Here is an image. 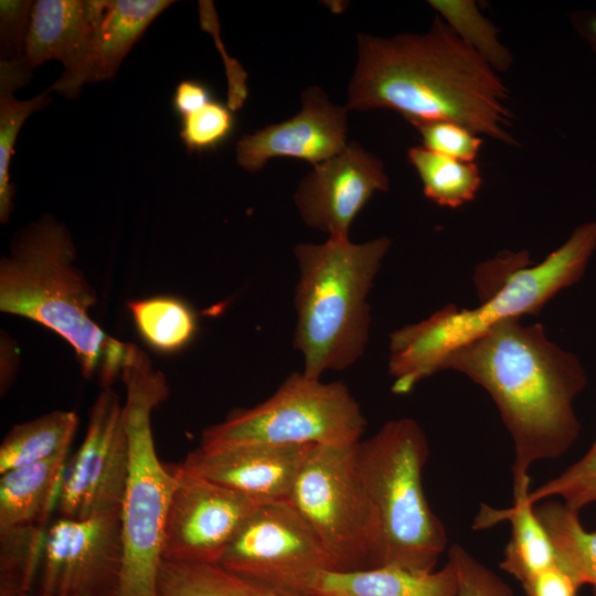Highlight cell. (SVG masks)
I'll return each mask as SVG.
<instances>
[{
  "instance_id": "obj_1",
  "label": "cell",
  "mask_w": 596,
  "mask_h": 596,
  "mask_svg": "<svg viewBox=\"0 0 596 596\" xmlns=\"http://www.w3.org/2000/svg\"><path fill=\"white\" fill-rule=\"evenodd\" d=\"M508 93L497 72L436 14L422 34L358 35L345 107L392 109L413 126L454 121L512 146Z\"/></svg>"
},
{
  "instance_id": "obj_2",
  "label": "cell",
  "mask_w": 596,
  "mask_h": 596,
  "mask_svg": "<svg viewBox=\"0 0 596 596\" xmlns=\"http://www.w3.org/2000/svg\"><path fill=\"white\" fill-rule=\"evenodd\" d=\"M459 372L496 403L514 447L513 497L529 493L530 468L556 459L577 439L576 396L587 384L581 360L551 341L542 324L499 323L450 352L440 371Z\"/></svg>"
},
{
  "instance_id": "obj_3",
  "label": "cell",
  "mask_w": 596,
  "mask_h": 596,
  "mask_svg": "<svg viewBox=\"0 0 596 596\" xmlns=\"http://www.w3.org/2000/svg\"><path fill=\"white\" fill-rule=\"evenodd\" d=\"M596 252V221L579 224L542 262L528 252L501 253L478 265L475 285L479 305H447L428 318L390 336L392 392L409 393L440 371L445 358L507 320L536 315L561 290L579 281Z\"/></svg>"
},
{
  "instance_id": "obj_4",
  "label": "cell",
  "mask_w": 596,
  "mask_h": 596,
  "mask_svg": "<svg viewBox=\"0 0 596 596\" xmlns=\"http://www.w3.org/2000/svg\"><path fill=\"white\" fill-rule=\"evenodd\" d=\"M96 299L63 223L45 215L15 234L0 262V310L60 334L74 349L83 375L98 373L104 389L121 374L129 343L111 338L91 318Z\"/></svg>"
},
{
  "instance_id": "obj_5",
  "label": "cell",
  "mask_w": 596,
  "mask_h": 596,
  "mask_svg": "<svg viewBox=\"0 0 596 596\" xmlns=\"http://www.w3.org/2000/svg\"><path fill=\"white\" fill-rule=\"evenodd\" d=\"M390 246L386 236L361 244L329 236L321 244L295 246L294 344L305 375L320 379L326 371H342L363 354L371 324L368 295Z\"/></svg>"
},
{
  "instance_id": "obj_6",
  "label": "cell",
  "mask_w": 596,
  "mask_h": 596,
  "mask_svg": "<svg viewBox=\"0 0 596 596\" xmlns=\"http://www.w3.org/2000/svg\"><path fill=\"white\" fill-rule=\"evenodd\" d=\"M129 469L120 509L123 568L117 596H158L164 528L174 476L156 451L151 413L169 395L164 375L130 343L120 374Z\"/></svg>"
},
{
  "instance_id": "obj_7",
  "label": "cell",
  "mask_w": 596,
  "mask_h": 596,
  "mask_svg": "<svg viewBox=\"0 0 596 596\" xmlns=\"http://www.w3.org/2000/svg\"><path fill=\"white\" fill-rule=\"evenodd\" d=\"M426 435L412 418L386 422L356 444L361 481L373 513L381 566L433 572L448 543L423 487Z\"/></svg>"
},
{
  "instance_id": "obj_8",
  "label": "cell",
  "mask_w": 596,
  "mask_h": 596,
  "mask_svg": "<svg viewBox=\"0 0 596 596\" xmlns=\"http://www.w3.org/2000/svg\"><path fill=\"white\" fill-rule=\"evenodd\" d=\"M364 428L360 405L344 383H323L296 372L263 403L235 409L207 427L200 446L354 445Z\"/></svg>"
},
{
  "instance_id": "obj_9",
  "label": "cell",
  "mask_w": 596,
  "mask_h": 596,
  "mask_svg": "<svg viewBox=\"0 0 596 596\" xmlns=\"http://www.w3.org/2000/svg\"><path fill=\"white\" fill-rule=\"evenodd\" d=\"M356 444L312 446L289 501L339 572L381 566L377 531L356 462Z\"/></svg>"
},
{
  "instance_id": "obj_10",
  "label": "cell",
  "mask_w": 596,
  "mask_h": 596,
  "mask_svg": "<svg viewBox=\"0 0 596 596\" xmlns=\"http://www.w3.org/2000/svg\"><path fill=\"white\" fill-rule=\"evenodd\" d=\"M121 568L120 510L61 517L46 528L39 596H117Z\"/></svg>"
},
{
  "instance_id": "obj_11",
  "label": "cell",
  "mask_w": 596,
  "mask_h": 596,
  "mask_svg": "<svg viewBox=\"0 0 596 596\" xmlns=\"http://www.w3.org/2000/svg\"><path fill=\"white\" fill-rule=\"evenodd\" d=\"M129 469L124 404L104 387L89 415L83 443L66 464L57 510L63 518L85 519L120 510Z\"/></svg>"
},
{
  "instance_id": "obj_12",
  "label": "cell",
  "mask_w": 596,
  "mask_h": 596,
  "mask_svg": "<svg viewBox=\"0 0 596 596\" xmlns=\"http://www.w3.org/2000/svg\"><path fill=\"white\" fill-rule=\"evenodd\" d=\"M219 564L279 586L313 571H334L318 536L290 502L259 504L240 526Z\"/></svg>"
},
{
  "instance_id": "obj_13",
  "label": "cell",
  "mask_w": 596,
  "mask_h": 596,
  "mask_svg": "<svg viewBox=\"0 0 596 596\" xmlns=\"http://www.w3.org/2000/svg\"><path fill=\"white\" fill-rule=\"evenodd\" d=\"M171 467L174 485L162 561L219 563L240 526L259 504L187 471L180 464Z\"/></svg>"
},
{
  "instance_id": "obj_14",
  "label": "cell",
  "mask_w": 596,
  "mask_h": 596,
  "mask_svg": "<svg viewBox=\"0 0 596 596\" xmlns=\"http://www.w3.org/2000/svg\"><path fill=\"white\" fill-rule=\"evenodd\" d=\"M383 162L358 142L313 166L294 200L304 222L331 237H349L355 216L375 192L389 190Z\"/></svg>"
},
{
  "instance_id": "obj_15",
  "label": "cell",
  "mask_w": 596,
  "mask_h": 596,
  "mask_svg": "<svg viewBox=\"0 0 596 596\" xmlns=\"http://www.w3.org/2000/svg\"><path fill=\"white\" fill-rule=\"evenodd\" d=\"M103 6L104 0L34 1L24 63L31 71L52 60L63 64L50 93L75 99L85 84L93 83L94 40Z\"/></svg>"
},
{
  "instance_id": "obj_16",
  "label": "cell",
  "mask_w": 596,
  "mask_h": 596,
  "mask_svg": "<svg viewBox=\"0 0 596 596\" xmlns=\"http://www.w3.org/2000/svg\"><path fill=\"white\" fill-rule=\"evenodd\" d=\"M315 445L199 446L180 466L258 504L289 502L299 470Z\"/></svg>"
},
{
  "instance_id": "obj_17",
  "label": "cell",
  "mask_w": 596,
  "mask_h": 596,
  "mask_svg": "<svg viewBox=\"0 0 596 596\" xmlns=\"http://www.w3.org/2000/svg\"><path fill=\"white\" fill-rule=\"evenodd\" d=\"M302 108L280 124L244 135L236 143L238 166L257 172L275 157L323 162L347 146V107L333 105L319 87L302 93Z\"/></svg>"
},
{
  "instance_id": "obj_18",
  "label": "cell",
  "mask_w": 596,
  "mask_h": 596,
  "mask_svg": "<svg viewBox=\"0 0 596 596\" xmlns=\"http://www.w3.org/2000/svg\"><path fill=\"white\" fill-rule=\"evenodd\" d=\"M281 586L305 596H456L457 574L448 560L433 572L398 566L349 572L320 570L291 578Z\"/></svg>"
},
{
  "instance_id": "obj_19",
  "label": "cell",
  "mask_w": 596,
  "mask_h": 596,
  "mask_svg": "<svg viewBox=\"0 0 596 596\" xmlns=\"http://www.w3.org/2000/svg\"><path fill=\"white\" fill-rule=\"evenodd\" d=\"M67 451L0 473V533L45 525L57 507Z\"/></svg>"
},
{
  "instance_id": "obj_20",
  "label": "cell",
  "mask_w": 596,
  "mask_h": 596,
  "mask_svg": "<svg viewBox=\"0 0 596 596\" xmlns=\"http://www.w3.org/2000/svg\"><path fill=\"white\" fill-rule=\"evenodd\" d=\"M526 494L513 497L505 509L482 504L473 521V529H488L502 521L511 524V536L500 563L501 570L512 575L521 585L534 575L557 563L551 539Z\"/></svg>"
},
{
  "instance_id": "obj_21",
  "label": "cell",
  "mask_w": 596,
  "mask_h": 596,
  "mask_svg": "<svg viewBox=\"0 0 596 596\" xmlns=\"http://www.w3.org/2000/svg\"><path fill=\"white\" fill-rule=\"evenodd\" d=\"M174 1L104 0L97 21L93 83L111 79L149 25Z\"/></svg>"
},
{
  "instance_id": "obj_22",
  "label": "cell",
  "mask_w": 596,
  "mask_h": 596,
  "mask_svg": "<svg viewBox=\"0 0 596 596\" xmlns=\"http://www.w3.org/2000/svg\"><path fill=\"white\" fill-rule=\"evenodd\" d=\"M158 596H305L294 589L252 579L219 563L162 561Z\"/></svg>"
},
{
  "instance_id": "obj_23",
  "label": "cell",
  "mask_w": 596,
  "mask_h": 596,
  "mask_svg": "<svg viewBox=\"0 0 596 596\" xmlns=\"http://www.w3.org/2000/svg\"><path fill=\"white\" fill-rule=\"evenodd\" d=\"M78 424L73 411H53L14 425L0 446V473L68 451Z\"/></svg>"
},
{
  "instance_id": "obj_24",
  "label": "cell",
  "mask_w": 596,
  "mask_h": 596,
  "mask_svg": "<svg viewBox=\"0 0 596 596\" xmlns=\"http://www.w3.org/2000/svg\"><path fill=\"white\" fill-rule=\"evenodd\" d=\"M535 512L551 539L557 563L581 586H590L596 596V530L587 531L579 520V512L563 502H540Z\"/></svg>"
},
{
  "instance_id": "obj_25",
  "label": "cell",
  "mask_w": 596,
  "mask_h": 596,
  "mask_svg": "<svg viewBox=\"0 0 596 596\" xmlns=\"http://www.w3.org/2000/svg\"><path fill=\"white\" fill-rule=\"evenodd\" d=\"M407 157L422 181L424 194L440 206L465 205L476 198L482 184L477 162L453 159L423 146L409 148Z\"/></svg>"
},
{
  "instance_id": "obj_26",
  "label": "cell",
  "mask_w": 596,
  "mask_h": 596,
  "mask_svg": "<svg viewBox=\"0 0 596 596\" xmlns=\"http://www.w3.org/2000/svg\"><path fill=\"white\" fill-rule=\"evenodd\" d=\"M128 309L142 339L161 352H174L191 342L196 332V317L182 299L156 296L131 300Z\"/></svg>"
},
{
  "instance_id": "obj_27",
  "label": "cell",
  "mask_w": 596,
  "mask_h": 596,
  "mask_svg": "<svg viewBox=\"0 0 596 596\" xmlns=\"http://www.w3.org/2000/svg\"><path fill=\"white\" fill-rule=\"evenodd\" d=\"M429 6L497 73L508 71L511 52L498 38L499 29L472 0H430Z\"/></svg>"
},
{
  "instance_id": "obj_28",
  "label": "cell",
  "mask_w": 596,
  "mask_h": 596,
  "mask_svg": "<svg viewBox=\"0 0 596 596\" xmlns=\"http://www.w3.org/2000/svg\"><path fill=\"white\" fill-rule=\"evenodd\" d=\"M45 525L0 533V596L30 594L41 568Z\"/></svg>"
},
{
  "instance_id": "obj_29",
  "label": "cell",
  "mask_w": 596,
  "mask_h": 596,
  "mask_svg": "<svg viewBox=\"0 0 596 596\" xmlns=\"http://www.w3.org/2000/svg\"><path fill=\"white\" fill-rule=\"evenodd\" d=\"M46 89L25 100L12 94H0V220L6 223L13 211L14 185L10 182V163L23 124L35 111L51 104Z\"/></svg>"
},
{
  "instance_id": "obj_30",
  "label": "cell",
  "mask_w": 596,
  "mask_h": 596,
  "mask_svg": "<svg viewBox=\"0 0 596 596\" xmlns=\"http://www.w3.org/2000/svg\"><path fill=\"white\" fill-rule=\"evenodd\" d=\"M552 497L561 498L565 507L576 512L596 503V439L577 461L558 476L531 490L526 501L535 505Z\"/></svg>"
},
{
  "instance_id": "obj_31",
  "label": "cell",
  "mask_w": 596,
  "mask_h": 596,
  "mask_svg": "<svg viewBox=\"0 0 596 596\" xmlns=\"http://www.w3.org/2000/svg\"><path fill=\"white\" fill-rule=\"evenodd\" d=\"M235 123L228 105L213 99L180 118L179 136L188 153H203L222 146L233 135Z\"/></svg>"
},
{
  "instance_id": "obj_32",
  "label": "cell",
  "mask_w": 596,
  "mask_h": 596,
  "mask_svg": "<svg viewBox=\"0 0 596 596\" xmlns=\"http://www.w3.org/2000/svg\"><path fill=\"white\" fill-rule=\"evenodd\" d=\"M423 147L436 153L466 162H475L482 139L465 126L447 120L422 123L414 126Z\"/></svg>"
},
{
  "instance_id": "obj_33",
  "label": "cell",
  "mask_w": 596,
  "mask_h": 596,
  "mask_svg": "<svg viewBox=\"0 0 596 596\" xmlns=\"http://www.w3.org/2000/svg\"><path fill=\"white\" fill-rule=\"evenodd\" d=\"M457 574L456 596H515L512 588L459 544L448 550Z\"/></svg>"
},
{
  "instance_id": "obj_34",
  "label": "cell",
  "mask_w": 596,
  "mask_h": 596,
  "mask_svg": "<svg viewBox=\"0 0 596 596\" xmlns=\"http://www.w3.org/2000/svg\"><path fill=\"white\" fill-rule=\"evenodd\" d=\"M33 6L34 2L30 0L0 1V62L24 60Z\"/></svg>"
},
{
  "instance_id": "obj_35",
  "label": "cell",
  "mask_w": 596,
  "mask_h": 596,
  "mask_svg": "<svg viewBox=\"0 0 596 596\" xmlns=\"http://www.w3.org/2000/svg\"><path fill=\"white\" fill-rule=\"evenodd\" d=\"M525 596H577L582 587L558 563L522 584Z\"/></svg>"
},
{
  "instance_id": "obj_36",
  "label": "cell",
  "mask_w": 596,
  "mask_h": 596,
  "mask_svg": "<svg viewBox=\"0 0 596 596\" xmlns=\"http://www.w3.org/2000/svg\"><path fill=\"white\" fill-rule=\"evenodd\" d=\"M213 99L209 85L196 79H183L175 86L171 104L173 111L181 118L200 109Z\"/></svg>"
},
{
  "instance_id": "obj_37",
  "label": "cell",
  "mask_w": 596,
  "mask_h": 596,
  "mask_svg": "<svg viewBox=\"0 0 596 596\" xmlns=\"http://www.w3.org/2000/svg\"><path fill=\"white\" fill-rule=\"evenodd\" d=\"M31 77L32 71L26 67L24 60L11 63L0 62V94H12L28 84Z\"/></svg>"
},
{
  "instance_id": "obj_38",
  "label": "cell",
  "mask_w": 596,
  "mask_h": 596,
  "mask_svg": "<svg viewBox=\"0 0 596 596\" xmlns=\"http://www.w3.org/2000/svg\"><path fill=\"white\" fill-rule=\"evenodd\" d=\"M572 21L590 50L596 53V13L575 14Z\"/></svg>"
},
{
  "instance_id": "obj_39",
  "label": "cell",
  "mask_w": 596,
  "mask_h": 596,
  "mask_svg": "<svg viewBox=\"0 0 596 596\" xmlns=\"http://www.w3.org/2000/svg\"><path fill=\"white\" fill-rule=\"evenodd\" d=\"M21 596H30V594H24V595H21Z\"/></svg>"
}]
</instances>
